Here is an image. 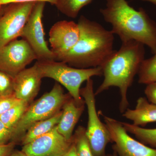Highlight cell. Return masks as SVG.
<instances>
[{"mask_svg": "<svg viewBox=\"0 0 156 156\" xmlns=\"http://www.w3.org/2000/svg\"><path fill=\"white\" fill-rule=\"evenodd\" d=\"M109 131L114 151L119 156H156V148L137 141L128 134L121 122L99 112Z\"/></svg>", "mask_w": 156, "mask_h": 156, "instance_id": "9c48e42d", "label": "cell"}, {"mask_svg": "<svg viewBox=\"0 0 156 156\" xmlns=\"http://www.w3.org/2000/svg\"><path fill=\"white\" fill-rule=\"evenodd\" d=\"M140 1L149 2L151 3L152 4L156 5V0H140Z\"/></svg>", "mask_w": 156, "mask_h": 156, "instance_id": "f546056e", "label": "cell"}, {"mask_svg": "<svg viewBox=\"0 0 156 156\" xmlns=\"http://www.w3.org/2000/svg\"><path fill=\"white\" fill-rule=\"evenodd\" d=\"M121 123L128 133L134 135L140 142L156 148V128H145L125 122Z\"/></svg>", "mask_w": 156, "mask_h": 156, "instance_id": "e0dca14e", "label": "cell"}, {"mask_svg": "<svg viewBox=\"0 0 156 156\" xmlns=\"http://www.w3.org/2000/svg\"><path fill=\"white\" fill-rule=\"evenodd\" d=\"M56 0H0V6L6 5L13 3L36 2H44L49 3L54 5Z\"/></svg>", "mask_w": 156, "mask_h": 156, "instance_id": "484cf974", "label": "cell"}, {"mask_svg": "<svg viewBox=\"0 0 156 156\" xmlns=\"http://www.w3.org/2000/svg\"><path fill=\"white\" fill-rule=\"evenodd\" d=\"M93 0H56L54 6L62 14L72 18L77 17L79 12Z\"/></svg>", "mask_w": 156, "mask_h": 156, "instance_id": "d6986e66", "label": "cell"}, {"mask_svg": "<svg viewBox=\"0 0 156 156\" xmlns=\"http://www.w3.org/2000/svg\"><path fill=\"white\" fill-rule=\"evenodd\" d=\"M80 36L79 25L74 21L63 20L54 23L49 32V42L55 60L71 50Z\"/></svg>", "mask_w": 156, "mask_h": 156, "instance_id": "7c38bea8", "label": "cell"}, {"mask_svg": "<svg viewBox=\"0 0 156 156\" xmlns=\"http://www.w3.org/2000/svg\"><path fill=\"white\" fill-rule=\"evenodd\" d=\"M122 116L133 122V125L144 127L147 124L156 122V105L151 103L144 97L136 100L135 108H127Z\"/></svg>", "mask_w": 156, "mask_h": 156, "instance_id": "9a60e30c", "label": "cell"}, {"mask_svg": "<svg viewBox=\"0 0 156 156\" xmlns=\"http://www.w3.org/2000/svg\"><path fill=\"white\" fill-rule=\"evenodd\" d=\"M29 103L20 100L0 117L6 127L13 130L29 106Z\"/></svg>", "mask_w": 156, "mask_h": 156, "instance_id": "ac0fdd59", "label": "cell"}, {"mask_svg": "<svg viewBox=\"0 0 156 156\" xmlns=\"http://www.w3.org/2000/svg\"><path fill=\"white\" fill-rule=\"evenodd\" d=\"M20 101L16 98L14 95L0 97V117Z\"/></svg>", "mask_w": 156, "mask_h": 156, "instance_id": "603a6c76", "label": "cell"}, {"mask_svg": "<svg viewBox=\"0 0 156 156\" xmlns=\"http://www.w3.org/2000/svg\"><path fill=\"white\" fill-rule=\"evenodd\" d=\"M73 138L77 156H94L86 135V128L80 126Z\"/></svg>", "mask_w": 156, "mask_h": 156, "instance_id": "44dd1931", "label": "cell"}, {"mask_svg": "<svg viewBox=\"0 0 156 156\" xmlns=\"http://www.w3.org/2000/svg\"><path fill=\"white\" fill-rule=\"evenodd\" d=\"M5 6L6 5L0 6V15L2 14Z\"/></svg>", "mask_w": 156, "mask_h": 156, "instance_id": "4dcf8cb0", "label": "cell"}, {"mask_svg": "<svg viewBox=\"0 0 156 156\" xmlns=\"http://www.w3.org/2000/svg\"><path fill=\"white\" fill-rule=\"evenodd\" d=\"M80 36L77 43L55 61L70 66L87 69L101 66L113 53L114 34L100 23L82 15L78 22Z\"/></svg>", "mask_w": 156, "mask_h": 156, "instance_id": "7a4b0ae2", "label": "cell"}, {"mask_svg": "<svg viewBox=\"0 0 156 156\" xmlns=\"http://www.w3.org/2000/svg\"><path fill=\"white\" fill-rule=\"evenodd\" d=\"M35 63L42 78H51L61 84L79 105L85 104L80 93L82 84L92 77L103 75L101 66L77 68L70 66L63 62L55 60L37 61Z\"/></svg>", "mask_w": 156, "mask_h": 156, "instance_id": "277c9868", "label": "cell"}, {"mask_svg": "<svg viewBox=\"0 0 156 156\" xmlns=\"http://www.w3.org/2000/svg\"><path fill=\"white\" fill-rule=\"evenodd\" d=\"M7 156H27L25 153L21 151H12Z\"/></svg>", "mask_w": 156, "mask_h": 156, "instance_id": "f1b7e54d", "label": "cell"}, {"mask_svg": "<svg viewBox=\"0 0 156 156\" xmlns=\"http://www.w3.org/2000/svg\"><path fill=\"white\" fill-rule=\"evenodd\" d=\"M69 96L65 94L61 85L56 83L50 92L29 105L12 130L11 142L22 139L30 127L35 123L53 116L60 111Z\"/></svg>", "mask_w": 156, "mask_h": 156, "instance_id": "5b68a950", "label": "cell"}, {"mask_svg": "<svg viewBox=\"0 0 156 156\" xmlns=\"http://www.w3.org/2000/svg\"><path fill=\"white\" fill-rule=\"evenodd\" d=\"M63 156H77L76 154L75 147L73 142V143L72 145L70 148L69 150L68 151L67 153Z\"/></svg>", "mask_w": 156, "mask_h": 156, "instance_id": "83f0119b", "label": "cell"}, {"mask_svg": "<svg viewBox=\"0 0 156 156\" xmlns=\"http://www.w3.org/2000/svg\"><path fill=\"white\" fill-rule=\"evenodd\" d=\"M46 3L44 2L35 3L20 37L33 50L37 61L55 60L56 58L45 40L42 18Z\"/></svg>", "mask_w": 156, "mask_h": 156, "instance_id": "52a82bcc", "label": "cell"}, {"mask_svg": "<svg viewBox=\"0 0 156 156\" xmlns=\"http://www.w3.org/2000/svg\"><path fill=\"white\" fill-rule=\"evenodd\" d=\"M137 75L140 84L147 85L156 82V51L152 57L143 60Z\"/></svg>", "mask_w": 156, "mask_h": 156, "instance_id": "ffe728a7", "label": "cell"}, {"mask_svg": "<svg viewBox=\"0 0 156 156\" xmlns=\"http://www.w3.org/2000/svg\"><path fill=\"white\" fill-rule=\"evenodd\" d=\"M37 57L23 39L12 41L0 48V70L14 77Z\"/></svg>", "mask_w": 156, "mask_h": 156, "instance_id": "30bf717a", "label": "cell"}, {"mask_svg": "<svg viewBox=\"0 0 156 156\" xmlns=\"http://www.w3.org/2000/svg\"><path fill=\"white\" fill-rule=\"evenodd\" d=\"M42 79L36 63L23 70L14 77V96L30 103L38 93Z\"/></svg>", "mask_w": 156, "mask_h": 156, "instance_id": "4fadbf2b", "label": "cell"}, {"mask_svg": "<svg viewBox=\"0 0 156 156\" xmlns=\"http://www.w3.org/2000/svg\"><path fill=\"white\" fill-rule=\"evenodd\" d=\"M112 156H119V155H118V154L116 153V152L115 151H114V152Z\"/></svg>", "mask_w": 156, "mask_h": 156, "instance_id": "1f68e13d", "label": "cell"}, {"mask_svg": "<svg viewBox=\"0 0 156 156\" xmlns=\"http://www.w3.org/2000/svg\"><path fill=\"white\" fill-rule=\"evenodd\" d=\"M58 132L57 126L50 132L25 144L22 151L27 156H63L72 145Z\"/></svg>", "mask_w": 156, "mask_h": 156, "instance_id": "8fae6325", "label": "cell"}, {"mask_svg": "<svg viewBox=\"0 0 156 156\" xmlns=\"http://www.w3.org/2000/svg\"><path fill=\"white\" fill-rule=\"evenodd\" d=\"M144 56V45L141 43L134 41L122 43L120 49L114 50L101 66L104 80L95 91V96L111 87H117L121 95L120 112H125L129 106L127 98L128 89L145 59Z\"/></svg>", "mask_w": 156, "mask_h": 156, "instance_id": "3957f363", "label": "cell"}, {"mask_svg": "<svg viewBox=\"0 0 156 156\" xmlns=\"http://www.w3.org/2000/svg\"><path fill=\"white\" fill-rule=\"evenodd\" d=\"M12 131L6 127L0 120V146L11 142Z\"/></svg>", "mask_w": 156, "mask_h": 156, "instance_id": "cb8c5ba5", "label": "cell"}, {"mask_svg": "<svg viewBox=\"0 0 156 156\" xmlns=\"http://www.w3.org/2000/svg\"><path fill=\"white\" fill-rule=\"evenodd\" d=\"M80 93L81 96L83 98L88 110L86 135L90 147L94 156H104L106 146L112 141L108 129L105 124L101 121L97 113L92 79L87 81L86 86L80 89Z\"/></svg>", "mask_w": 156, "mask_h": 156, "instance_id": "8992f818", "label": "cell"}, {"mask_svg": "<svg viewBox=\"0 0 156 156\" xmlns=\"http://www.w3.org/2000/svg\"><path fill=\"white\" fill-rule=\"evenodd\" d=\"M144 93L149 101L156 105V82L147 84Z\"/></svg>", "mask_w": 156, "mask_h": 156, "instance_id": "d4e9b609", "label": "cell"}, {"mask_svg": "<svg viewBox=\"0 0 156 156\" xmlns=\"http://www.w3.org/2000/svg\"><path fill=\"white\" fill-rule=\"evenodd\" d=\"M15 143L10 142L5 145L0 146V156H7L12 152L15 147Z\"/></svg>", "mask_w": 156, "mask_h": 156, "instance_id": "4316f807", "label": "cell"}, {"mask_svg": "<svg viewBox=\"0 0 156 156\" xmlns=\"http://www.w3.org/2000/svg\"><path fill=\"white\" fill-rule=\"evenodd\" d=\"M36 2L6 5L0 15V48L21 37Z\"/></svg>", "mask_w": 156, "mask_h": 156, "instance_id": "ba28073f", "label": "cell"}, {"mask_svg": "<svg viewBox=\"0 0 156 156\" xmlns=\"http://www.w3.org/2000/svg\"><path fill=\"white\" fill-rule=\"evenodd\" d=\"M84 105L78 104L69 95L62 106V114L57 128L67 140L72 139L74 129L83 112Z\"/></svg>", "mask_w": 156, "mask_h": 156, "instance_id": "5bb4252c", "label": "cell"}, {"mask_svg": "<svg viewBox=\"0 0 156 156\" xmlns=\"http://www.w3.org/2000/svg\"><path fill=\"white\" fill-rule=\"evenodd\" d=\"M62 114V111H60L53 116L35 123L30 127L21 139L23 145L29 143L39 136L50 132L57 126Z\"/></svg>", "mask_w": 156, "mask_h": 156, "instance_id": "2e32d148", "label": "cell"}, {"mask_svg": "<svg viewBox=\"0 0 156 156\" xmlns=\"http://www.w3.org/2000/svg\"><path fill=\"white\" fill-rule=\"evenodd\" d=\"M14 77L0 70V97L14 95Z\"/></svg>", "mask_w": 156, "mask_h": 156, "instance_id": "7402d4cb", "label": "cell"}, {"mask_svg": "<svg viewBox=\"0 0 156 156\" xmlns=\"http://www.w3.org/2000/svg\"><path fill=\"white\" fill-rule=\"evenodd\" d=\"M100 9L104 20L112 26L111 31L122 43L136 41L156 51V23L143 8L136 10L126 0H106Z\"/></svg>", "mask_w": 156, "mask_h": 156, "instance_id": "6da1fadb", "label": "cell"}]
</instances>
